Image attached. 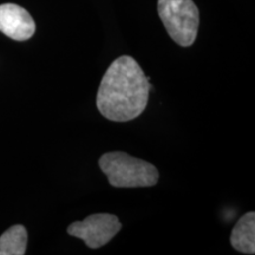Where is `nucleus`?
I'll list each match as a JSON object with an SVG mask.
<instances>
[{
	"label": "nucleus",
	"instance_id": "f257e3e1",
	"mask_svg": "<svg viewBox=\"0 0 255 255\" xmlns=\"http://www.w3.org/2000/svg\"><path fill=\"white\" fill-rule=\"evenodd\" d=\"M152 89L139 64L130 56L115 59L105 71L97 91L96 104L105 119L128 122L141 116Z\"/></svg>",
	"mask_w": 255,
	"mask_h": 255
},
{
	"label": "nucleus",
	"instance_id": "f03ea898",
	"mask_svg": "<svg viewBox=\"0 0 255 255\" xmlns=\"http://www.w3.org/2000/svg\"><path fill=\"white\" fill-rule=\"evenodd\" d=\"M98 164L115 188H145L158 182L159 174L154 164L126 152H107L101 156Z\"/></svg>",
	"mask_w": 255,
	"mask_h": 255
},
{
	"label": "nucleus",
	"instance_id": "7ed1b4c3",
	"mask_svg": "<svg viewBox=\"0 0 255 255\" xmlns=\"http://www.w3.org/2000/svg\"><path fill=\"white\" fill-rule=\"evenodd\" d=\"M158 15L175 43L188 47L196 40L199 8L193 0H158Z\"/></svg>",
	"mask_w": 255,
	"mask_h": 255
},
{
	"label": "nucleus",
	"instance_id": "20e7f679",
	"mask_svg": "<svg viewBox=\"0 0 255 255\" xmlns=\"http://www.w3.org/2000/svg\"><path fill=\"white\" fill-rule=\"evenodd\" d=\"M122 228L116 215L98 213L89 215L82 221L72 222L68 227L71 237L82 239L89 248L96 250L107 245Z\"/></svg>",
	"mask_w": 255,
	"mask_h": 255
},
{
	"label": "nucleus",
	"instance_id": "39448f33",
	"mask_svg": "<svg viewBox=\"0 0 255 255\" xmlns=\"http://www.w3.org/2000/svg\"><path fill=\"white\" fill-rule=\"evenodd\" d=\"M0 32L13 40L25 41L33 37L36 23L21 6L2 4L0 5Z\"/></svg>",
	"mask_w": 255,
	"mask_h": 255
},
{
	"label": "nucleus",
	"instance_id": "423d86ee",
	"mask_svg": "<svg viewBox=\"0 0 255 255\" xmlns=\"http://www.w3.org/2000/svg\"><path fill=\"white\" fill-rule=\"evenodd\" d=\"M231 245L238 252L245 254L255 253V213L242 215L231 234Z\"/></svg>",
	"mask_w": 255,
	"mask_h": 255
},
{
	"label": "nucleus",
	"instance_id": "0eeeda50",
	"mask_svg": "<svg viewBox=\"0 0 255 255\" xmlns=\"http://www.w3.org/2000/svg\"><path fill=\"white\" fill-rule=\"evenodd\" d=\"M26 246L27 231L23 225L12 226L0 237V255H24Z\"/></svg>",
	"mask_w": 255,
	"mask_h": 255
}]
</instances>
